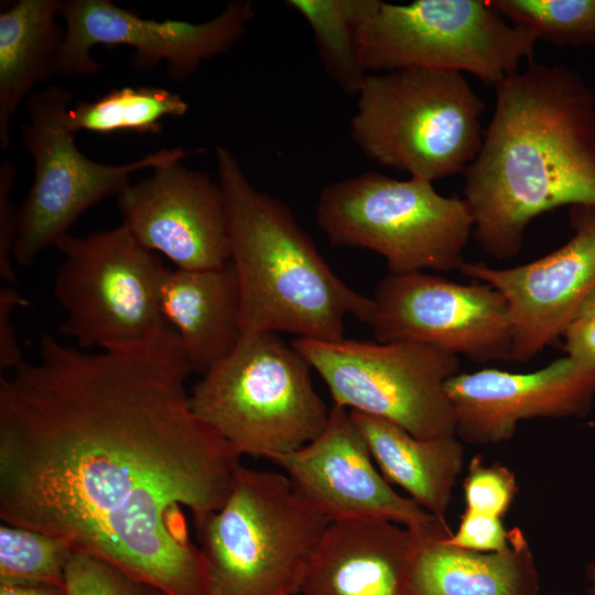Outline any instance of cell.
Listing matches in <instances>:
<instances>
[{
  "mask_svg": "<svg viewBox=\"0 0 595 595\" xmlns=\"http://www.w3.org/2000/svg\"><path fill=\"white\" fill-rule=\"evenodd\" d=\"M73 94L48 85L24 101L28 122L20 126L21 140L34 162L30 191L19 207L13 260L31 266L55 246L76 219L104 198L118 195L130 176L143 169L183 160L191 153L181 148L162 149L126 164H104L85 156L66 123Z\"/></svg>",
  "mask_w": 595,
  "mask_h": 595,
  "instance_id": "9",
  "label": "cell"
},
{
  "mask_svg": "<svg viewBox=\"0 0 595 595\" xmlns=\"http://www.w3.org/2000/svg\"><path fill=\"white\" fill-rule=\"evenodd\" d=\"M294 491L329 521L385 519L423 538H447L446 520L404 497L376 468L350 411L333 404L322 432L302 447L271 459Z\"/></svg>",
  "mask_w": 595,
  "mask_h": 595,
  "instance_id": "14",
  "label": "cell"
},
{
  "mask_svg": "<svg viewBox=\"0 0 595 595\" xmlns=\"http://www.w3.org/2000/svg\"><path fill=\"white\" fill-rule=\"evenodd\" d=\"M422 538L413 569V595H539L537 564L528 539L510 530L509 545L478 552Z\"/></svg>",
  "mask_w": 595,
  "mask_h": 595,
  "instance_id": "20",
  "label": "cell"
},
{
  "mask_svg": "<svg viewBox=\"0 0 595 595\" xmlns=\"http://www.w3.org/2000/svg\"><path fill=\"white\" fill-rule=\"evenodd\" d=\"M60 0H15L0 4V148L22 101L50 80L65 28L56 18Z\"/></svg>",
  "mask_w": 595,
  "mask_h": 595,
  "instance_id": "22",
  "label": "cell"
},
{
  "mask_svg": "<svg viewBox=\"0 0 595 595\" xmlns=\"http://www.w3.org/2000/svg\"><path fill=\"white\" fill-rule=\"evenodd\" d=\"M65 595H170L118 565L74 551L65 571Z\"/></svg>",
  "mask_w": 595,
  "mask_h": 595,
  "instance_id": "27",
  "label": "cell"
},
{
  "mask_svg": "<svg viewBox=\"0 0 595 595\" xmlns=\"http://www.w3.org/2000/svg\"><path fill=\"white\" fill-rule=\"evenodd\" d=\"M586 576L589 582L588 594L595 595V559L587 565Z\"/></svg>",
  "mask_w": 595,
  "mask_h": 595,
  "instance_id": "35",
  "label": "cell"
},
{
  "mask_svg": "<svg viewBox=\"0 0 595 595\" xmlns=\"http://www.w3.org/2000/svg\"><path fill=\"white\" fill-rule=\"evenodd\" d=\"M0 595H65V591L50 585L0 584Z\"/></svg>",
  "mask_w": 595,
  "mask_h": 595,
  "instance_id": "33",
  "label": "cell"
},
{
  "mask_svg": "<svg viewBox=\"0 0 595 595\" xmlns=\"http://www.w3.org/2000/svg\"><path fill=\"white\" fill-rule=\"evenodd\" d=\"M356 39L367 74L448 71L494 87L532 62L537 43L489 0H357Z\"/></svg>",
  "mask_w": 595,
  "mask_h": 595,
  "instance_id": "8",
  "label": "cell"
},
{
  "mask_svg": "<svg viewBox=\"0 0 595 595\" xmlns=\"http://www.w3.org/2000/svg\"><path fill=\"white\" fill-rule=\"evenodd\" d=\"M496 89L464 199L482 250L520 253L529 224L563 206H595V91L561 64L530 62Z\"/></svg>",
  "mask_w": 595,
  "mask_h": 595,
  "instance_id": "2",
  "label": "cell"
},
{
  "mask_svg": "<svg viewBox=\"0 0 595 595\" xmlns=\"http://www.w3.org/2000/svg\"><path fill=\"white\" fill-rule=\"evenodd\" d=\"M215 156L242 336L290 333L333 342L344 338L348 315L366 324L371 298L332 270L291 208L257 188L227 148L216 147Z\"/></svg>",
  "mask_w": 595,
  "mask_h": 595,
  "instance_id": "3",
  "label": "cell"
},
{
  "mask_svg": "<svg viewBox=\"0 0 595 595\" xmlns=\"http://www.w3.org/2000/svg\"><path fill=\"white\" fill-rule=\"evenodd\" d=\"M28 305V301L12 286L0 289V368L17 369L25 360L19 346L13 314L20 306Z\"/></svg>",
  "mask_w": 595,
  "mask_h": 595,
  "instance_id": "31",
  "label": "cell"
},
{
  "mask_svg": "<svg viewBox=\"0 0 595 595\" xmlns=\"http://www.w3.org/2000/svg\"><path fill=\"white\" fill-rule=\"evenodd\" d=\"M54 295L65 312L60 334L77 348L106 349L147 339L167 325L159 304L166 268L123 225L76 237L62 236Z\"/></svg>",
  "mask_w": 595,
  "mask_h": 595,
  "instance_id": "10",
  "label": "cell"
},
{
  "mask_svg": "<svg viewBox=\"0 0 595 595\" xmlns=\"http://www.w3.org/2000/svg\"><path fill=\"white\" fill-rule=\"evenodd\" d=\"M489 3L537 42L570 47L595 44V0H489Z\"/></svg>",
  "mask_w": 595,
  "mask_h": 595,
  "instance_id": "25",
  "label": "cell"
},
{
  "mask_svg": "<svg viewBox=\"0 0 595 595\" xmlns=\"http://www.w3.org/2000/svg\"><path fill=\"white\" fill-rule=\"evenodd\" d=\"M350 120L368 159L429 182L464 173L482 145L485 102L462 73L367 74Z\"/></svg>",
  "mask_w": 595,
  "mask_h": 595,
  "instance_id": "4",
  "label": "cell"
},
{
  "mask_svg": "<svg viewBox=\"0 0 595 595\" xmlns=\"http://www.w3.org/2000/svg\"><path fill=\"white\" fill-rule=\"evenodd\" d=\"M17 167L13 162L0 164V277L13 284L17 281L12 261L18 232L19 207L11 199Z\"/></svg>",
  "mask_w": 595,
  "mask_h": 595,
  "instance_id": "30",
  "label": "cell"
},
{
  "mask_svg": "<svg viewBox=\"0 0 595 595\" xmlns=\"http://www.w3.org/2000/svg\"><path fill=\"white\" fill-rule=\"evenodd\" d=\"M187 111L188 104L177 93L156 86H126L76 102L67 111L66 123L74 133L85 130L159 136L165 117H182Z\"/></svg>",
  "mask_w": 595,
  "mask_h": 595,
  "instance_id": "23",
  "label": "cell"
},
{
  "mask_svg": "<svg viewBox=\"0 0 595 595\" xmlns=\"http://www.w3.org/2000/svg\"><path fill=\"white\" fill-rule=\"evenodd\" d=\"M445 391L457 437L497 444L510 440L526 420L585 416L595 397V372L564 356L532 372L461 371L446 382Z\"/></svg>",
  "mask_w": 595,
  "mask_h": 595,
  "instance_id": "17",
  "label": "cell"
},
{
  "mask_svg": "<svg viewBox=\"0 0 595 595\" xmlns=\"http://www.w3.org/2000/svg\"><path fill=\"white\" fill-rule=\"evenodd\" d=\"M518 491L516 474L508 466L486 464L479 455L470 458L463 480L465 509L504 519Z\"/></svg>",
  "mask_w": 595,
  "mask_h": 595,
  "instance_id": "28",
  "label": "cell"
},
{
  "mask_svg": "<svg viewBox=\"0 0 595 595\" xmlns=\"http://www.w3.org/2000/svg\"><path fill=\"white\" fill-rule=\"evenodd\" d=\"M285 6L310 25L328 76L357 96L367 76L356 39L357 0H288Z\"/></svg>",
  "mask_w": 595,
  "mask_h": 595,
  "instance_id": "24",
  "label": "cell"
},
{
  "mask_svg": "<svg viewBox=\"0 0 595 595\" xmlns=\"http://www.w3.org/2000/svg\"><path fill=\"white\" fill-rule=\"evenodd\" d=\"M176 160L152 169L117 195L122 224L147 249L177 269L220 267L229 261L225 198L218 181Z\"/></svg>",
  "mask_w": 595,
  "mask_h": 595,
  "instance_id": "16",
  "label": "cell"
},
{
  "mask_svg": "<svg viewBox=\"0 0 595 595\" xmlns=\"http://www.w3.org/2000/svg\"><path fill=\"white\" fill-rule=\"evenodd\" d=\"M159 304L194 372H206L227 357L242 337L239 285L229 261L210 269L165 268Z\"/></svg>",
  "mask_w": 595,
  "mask_h": 595,
  "instance_id": "19",
  "label": "cell"
},
{
  "mask_svg": "<svg viewBox=\"0 0 595 595\" xmlns=\"http://www.w3.org/2000/svg\"><path fill=\"white\" fill-rule=\"evenodd\" d=\"M509 538L502 518L464 509L456 531L443 541L470 551L498 552L509 545Z\"/></svg>",
  "mask_w": 595,
  "mask_h": 595,
  "instance_id": "29",
  "label": "cell"
},
{
  "mask_svg": "<svg viewBox=\"0 0 595 595\" xmlns=\"http://www.w3.org/2000/svg\"><path fill=\"white\" fill-rule=\"evenodd\" d=\"M370 298L366 324L377 342L421 343L479 364L512 361L509 307L486 283L463 284L426 272L389 273Z\"/></svg>",
  "mask_w": 595,
  "mask_h": 595,
  "instance_id": "13",
  "label": "cell"
},
{
  "mask_svg": "<svg viewBox=\"0 0 595 595\" xmlns=\"http://www.w3.org/2000/svg\"><path fill=\"white\" fill-rule=\"evenodd\" d=\"M595 314V290L588 295L585 302L582 304L577 316Z\"/></svg>",
  "mask_w": 595,
  "mask_h": 595,
  "instance_id": "34",
  "label": "cell"
},
{
  "mask_svg": "<svg viewBox=\"0 0 595 595\" xmlns=\"http://www.w3.org/2000/svg\"><path fill=\"white\" fill-rule=\"evenodd\" d=\"M315 220L332 245L374 251L394 274L459 271L474 231L464 198L374 171L327 184Z\"/></svg>",
  "mask_w": 595,
  "mask_h": 595,
  "instance_id": "7",
  "label": "cell"
},
{
  "mask_svg": "<svg viewBox=\"0 0 595 595\" xmlns=\"http://www.w3.org/2000/svg\"><path fill=\"white\" fill-rule=\"evenodd\" d=\"M292 344L325 382L334 404L386 419L420 439L455 434L445 385L461 372L459 357L408 340L296 337Z\"/></svg>",
  "mask_w": 595,
  "mask_h": 595,
  "instance_id": "11",
  "label": "cell"
},
{
  "mask_svg": "<svg viewBox=\"0 0 595 595\" xmlns=\"http://www.w3.org/2000/svg\"><path fill=\"white\" fill-rule=\"evenodd\" d=\"M350 414L383 477L424 510L445 520L464 465V447L457 435L420 439L386 419L357 411Z\"/></svg>",
  "mask_w": 595,
  "mask_h": 595,
  "instance_id": "21",
  "label": "cell"
},
{
  "mask_svg": "<svg viewBox=\"0 0 595 595\" xmlns=\"http://www.w3.org/2000/svg\"><path fill=\"white\" fill-rule=\"evenodd\" d=\"M176 332L90 353L53 334L0 378V518L170 595H209L190 539L225 504L237 451L192 410Z\"/></svg>",
  "mask_w": 595,
  "mask_h": 595,
  "instance_id": "1",
  "label": "cell"
},
{
  "mask_svg": "<svg viewBox=\"0 0 595 595\" xmlns=\"http://www.w3.org/2000/svg\"><path fill=\"white\" fill-rule=\"evenodd\" d=\"M328 523L285 474L240 465L223 507L196 528L209 595H300Z\"/></svg>",
  "mask_w": 595,
  "mask_h": 595,
  "instance_id": "5",
  "label": "cell"
},
{
  "mask_svg": "<svg viewBox=\"0 0 595 595\" xmlns=\"http://www.w3.org/2000/svg\"><path fill=\"white\" fill-rule=\"evenodd\" d=\"M74 548L65 540L24 527H0V584L64 588Z\"/></svg>",
  "mask_w": 595,
  "mask_h": 595,
  "instance_id": "26",
  "label": "cell"
},
{
  "mask_svg": "<svg viewBox=\"0 0 595 595\" xmlns=\"http://www.w3.org/2000/svg\"><path fill=\"white\" fill-rule=\"evenodd\" d=\"M565 356L595 372V314L575 317L564 329Z\"/></svg>",
  "mask_w": 595,
  "mask_h": 595,
  "instance_id": "32",
  "label": "cell"
},
{
  "mask_svg": "<svg viewBox=\"0 0 595 595\" xmlns=\"http://www.w3.org/2000/svg\"><path fill=\"white\" fill-rule=\"evenodd\" d=\"M421 536L385 519L329 521L300 595H413Z\"/></svg>",
  "mask_w": 595,
  "mask_h": 595,
  "instance_id": "18",
  "label": "cell"
},
{
  "mask_svg": "<svg viewBox=\"0 0 595 595\" xmlns=\"http://www.w3.org/2000/svg\"><path fill=\"white\" fill-rule=\"evenodd\" d=\"M311 365L277 333L244 335L190 392L194 413L241 455L273 459L324 429L329 409Z\"/></svg>",
  "mask_w": 595,
  "mask_h": 595,
  "instance_id": "6",
  "label": "cell"
},
{
  "mask_svg": "<svg viewBox=\"0 0 595 595\" xmlns=\"http://www.w3.org/2000/svg\"><path fill=\"white\" fill-rule=\"evenodd\" d=\"M569 225L572 237L539 259L510 268L466 261L459 270L506 300L512 361L527 363L559 340L595 290V206L569 207Z\"/></svg>",
  "mask_w": 595,
  "mask_h": 595,
  "instance_id": "15",
  "label": "cell"
},
{
  "mask_svg": "<svg viewBox=\"0 0 595 595\" xmlns=\"http://www.w3.org/2000/svg\"><path fill=\"white\" fill-rule=\"evenodd\" d=\"M58 15L65 23V35L55 75H96L104 66L93 58L91 50L122 45L133 50V69L148 72L165 62L167 76L180 83L203 63L232 48L247 32L256 9L250 0H231L213 19L193 23L143 19L110 0H64Z\"/></svg>",
  "mask_w": 595,
  "mask_h": 595,
  "instance_id": "12",
  "label": "cell"
}]
</instances>
